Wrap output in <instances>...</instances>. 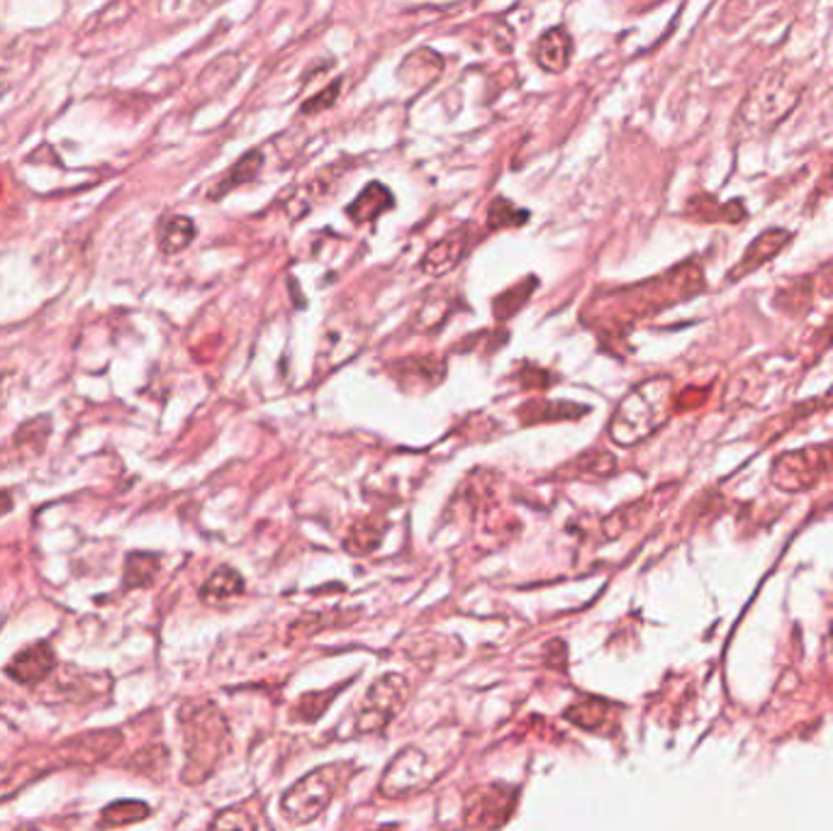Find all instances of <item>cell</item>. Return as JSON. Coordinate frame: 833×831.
<instances>
[{
    "label": "cell",
    "mask_w": 833,
    "mask_h": 831,
    "mask_svg": "<svg viewBox=\"0 0 833 831\" xmlns=\"http://www.w3.org/2000/svg\"><path fill=\"white\" fill-rule=\"evenodd\" d=\"M337 770V766L317 768L305 778H300V783L288 790L283 799H280V807H283V815L290 822L307 824L325 813L327 805L332 803L339 783Z\"/></svg>",
    "instance_id": "5"
},
{
    "label": "cell",
    "mask_w": 833,
    "mask_h": 831,
    "mask_svg": "<svg viewBox=\"0 0 833 831\" xmlns=\"http://www.w3.org/2000/svg\"><path fill=\"white\" fill-rule=\"evenodd\" d=\"M261 166H264V154L258 152V149H254V152L244 154L239 162L229 168V172L223 176V181H219L213 190H210V200H219L225 198L229 190H235L239 186H244L249 181H254L256 174L261 172Z\"/></svg>",
    "instance_id": "18"
},
{
    "label": "cell",
    "mask_w": 833,
    "mask_h": 831,
    "mask_svg": "<svg viewBox=\"0 0 833 831\" xmlns=\"http://www.w3.org/2000/svg\"><path fill=\"white\" fill-rule=\"evenodd\" d=\"M149 815H152V807L142 803V799H115V803L105 805L103 813H100L98 829H119L127 824H137Z\"/></svg>",
    "instance_id": "19"
},
{
    "label": "cell",
    "mask_w": 833,
    "mask_h": 831,
    "mask_svg": "<svg viewBox=\"0 0 833 831\" xmlns=\"http://www.w3.org/2000/svg\"><path fill=\"white\" fill-rule=\"evenodd\" d=\"M512 807H515V790L512 788H480L468 797L466 822L476 829H497L509 819Z\"/></svg>",
    "instance_id": "9"
},
{
    "label": "cell",
    "mask_w": 833,
    "mask_h": 831,
    "mask_svg": "<svg viewBox=\"0 0 833 831\" xmlns=\"http://www.w3.org/2000/svg\"><path fill=\"white\" fill-rule=\"evenodd\" d=\"M573 56V39L566 27H551L537 39L534 62L548 74H564Z\"/></svg>",
    "instance_id": "12"
},
{
    "label": "cell",
    "mask_w": 833,
    "mask_h": 831,
    "mask_svg": "<svg viewBox=\"0 0 833 831\" xmlns=\"http://www.w3.org/2000/svg\"><path fill=\"white\" fill-rule=\"evenodd\" d=\"M210 831H256L254 819H251L244 809H223L210 824Z\"/></svg>",
    "instance_id": "27"
},
{
    "label": "cell",
    "mask_w": 833,
    "mask_h": 831,
    "mask_svg": "<svg viewBox=\"0 0 833 831\" xmlns=\"http://www.w3.org/2000/svg\"><path fill=\"white\" fill-rule=\"evenodd\" d=\"M242 593H244V578L229 566L217 568L215 574L205 580V586L200 588V597H203V603L207 605H219L225 603V600L237 597Z\"/></svg>",
    "instance_id": "17"
},
{
    "label": "cell",
    "mask_w": 833,
    "mask_h": 831,
    "mask_svg": "<svg viewBox=\"0 0 833 831\" xmlns=\"http://www.w3.org/2000/svg\"><path fill=\"white\" fill-rule=\"evenodd\" d=\"M378 542H380V529L368 522H361L354 527V532H351L346 549L354 554H370L378 546Z\"/></svg>",
    "instance_id": "28"
},
{
    "label": "cell",
    "mask_w": 833,
    "mask_h": 831,
    "mask_svg": "<svg viewBox=\"0 0 833 831\" xmlns=\"http://www.w3.org/2000/svg\"><path fill=\"white\" fill-rule=\"evenodd\" d=\"M672 407H676L672 378H648L619 400L615 415L609 419V439L617 446H636L646 442L668 423Z\"/></svg>",
    "instance_id": "2"
},
{
    "label": "cell",
    "mask_w": 833,
    "mask_h": 831,
    "mask_svg": "<svg viewBox=\"0 0 833 831\" xmlns=\"http://www.w3.org/2000/svg\"><path fill=\"white\" fill-rule=\"evenodd\" d=\"M609 705L602 703V700H583V703H578L573 707L566 709V717L573 722L576 727L580 729H588V732H597V729L605 727V722L609 719Z\"/></svg>",
    "instance_id": "23"
},
{
    "label": "cell",
    "mask_w": 833,
    "mask_h": 831,
    "mask_svg": "<svg viewBox=\"0 0 833 831\" xmlns=\"http://www.w3.org/2000/svg\"><path fill=\"white\" fill-rule=\"evenodd\" d=\"M393 205H395V198L393 193H390V188L374 181L361 190L354 203H349L346 215L351 217V223L366 225V223H374V219H378Z\"/></svg>",
    "instance_id": "15"
},
{
    "label": "cell",
    "mask_w": 833,
    "mask_h": 831,
    "mask_svg": "<svg viewBox=\"0 0 833 831\" xmlns=\"http://www.w3.org/2000/svg\"><path fill=\"white\" fill-rule=\"evenodd\" d=\"M797 91H792L787 78L780 72H770L760 78L756 88L748 93L744 108H741V123L748 133L756 129H770L778 119L795 105Z\"/></svg>",
    "instance_id": "6"
},
{
    "label": "cell",
    "mask_w": 833,
    "mask_h": 831,
    "mask_svg": "<svg viewBox=\"0 0 833 831\" xmlns=\"http://www.w3.org/2000/svg\"><path fill=\"white\" fill-rule=\"evenodd\" d=\"M537 286H539V278L537 276H527V278H521L517 286H512V288L505 290V293H500L493 300V315H495V319H500V323H505V319L515 317L519 310L529 303V298L534 295Z\"/></svg>",
    "instance_id": "20"
},
{
    "label": "cell",
    "mask_w": 833,
    "mask_h": 831,
    "mask_svg": "<svg viewBox=\"0 0 833 831\" xmlns=\"http://www.w3.org/2000/svg\"><path fill=\"white\" fill-rule=\"evenodd\" d=\"M159 568H162V561H159L156 554H147V552L127 554L123 583L127 590L149 588L156 580Z\"/></svg>",
    "instance_id": "22"
},
{
    "label": "cell",
    "mask_w": 833,
    "mask_h": 831,
    "mask_svg": "<svg viewBox=\"0 0 833 831\" xmlns=\"http://www.w3.org/2000/svg\"><path fill=\"white\" fill-rule=\"evenodd\" d=\"M583 415H588V407L568 403V400H531L519 407V417L525 425L560 423V419H578Z\"/></svg>",
    "instance_id": "16"
},
{
    "label": "cell",
    "mask_w": 833,
    "mask_h": 831,
    "mask_svg": "<svg viewBox=\"0 0 833 831\" xmlns=\"http://www.w3.org/2000/svg\"><path fill=\"white\" fill-rule=\"evenodd\" d=\"M15 831H39V829H35V827H23V829H15Z\"/></svg>",
    "instance_id": "36"
},
{
    "label": "cell",
    "mask_w": 833,
    "mask_h": 831,
    "mask_svg": "<svg viewBox=\"0 0 833 831\" xmlns=\"http://www.w3.org/2000/svg\"><path fill=\"white\" fill-rule=\"evenodd\" d=\"M811 284H815V288L819 286V290L824 295H833V264H826L824 268H821L819 276L811 280Z\"/></svg>",
    "instance_id": "33"
},
{
    "label": "cell",
    "mask_w": 833,
    "mask_h": 831,
    "mask_svg": "<svg viewBox=\"0 0 833 831\" xmlns=\"http://www.w3.org/2000/svg\"><path fill=\"white\" fill-rule=\"evenodd\" d=\"M478 235H480L478 227H474V225H464V227L454 229V232L441 237L439 242L429 249L425 259H421L419 268L427 276L451 274L470 254V249L478 244Z\"/></svg>",
    "instance_id": "8"
},
{
    "label": "cell",
    "mask_w": 833,
    "mask_h": 831,
    "mask_svg": "<svg viewBox=\"0 0 833 831\" xmlns=\"http://www.w3.org/2000/svg\"><path fill=\"white\" fill-rule=\"evenodd\" d=\"M790 239L792 237H790L787 229H768L766 235L758 237L756 242H753L746 249L744 259H741V262L734 268H731V276L729 278L731 280L744 278L750 272H756L758 266H766L772 256H778L780 249H785L790 244Z\"/></svg>",
    "instance_id": "13"
},
{
    "label": "cell",
    "mask_w": 833,
    "mask_h": 831,
    "mask_svg": "<svg viewBox=\"0 0 833 831\" xmlns=\"http://www.w3.org/2000/svg\"><path fill=\"white\" fill-rule=\"evenodd\" d=\"M335 695H337L335 690H332V693H310V695H305L298 703V709H295L298 717L305 719V722H315V719L323 717L325 709L332 705Z\"/></svg>",
    "instance_id": "29"
},
{
    "label": "cell",
    "mask_w": 833,
    "mask_h": 831,
    "mask_svg": "<svg viewBox=\"0 0 833 831\" xmlns=\"http://www.w3.org/2000/svg\"><path fill=\"white\" fill-rule=\"evenodd\" d=\"M833 470V442L787 452L772 462L770 478L780 490H809Z\"/></svg>",
    "instance_id": "4"
},
{
    "label": "cell",
    "mask_w": 833,
    "mask_h": 831,
    "mask_svg": "<svg viewBox=\"0 0 833 831\" xmlns=\"http://www.w3.org/2000/svg\"><path fill=\"white\" fill-rule=\"evenodd\" d=\"M529 219L527 210L517 207L507 198H495L488 207V227L490 229H507V227H521Z\"/></svg>",
    "instance_id": "24"
},
{
    "label": "cell",
    "mask_w": 833,
    "mask_h": 831,
    "mask_svg": "<svg viewBox=\"0 0 833 831\" xmlns=\"http://www.w3.org/2000/svg\"><path fill=\"white\" fill-rule=\"evenodd\" d=\"M168 764V751L166 746H154V748H142L132 760V766L139 770V773H147L154 778V770H164Z\"/></svg>",
    "instance_id": "30"
},
{
    "label": "cell",
    "mask_w": 833,
    "mask_h": 831,
    "mask_svg": "<svg viewBox=\"0 0 833 831\" xmlns=\"http://www.w3.org/2000/svg\"><path fill=\"white\" fill-rule=\"evenodd\" d=\"M339 93H341V78H339V81L329 84L323 93H317L315 98H310L307 103L303 105V115H315V113H323V110H329V108L337 103Z\"/></svg>",
    "instance_id": "31"
},
{
    "label": "cell",
    "mask_w": 833,
    "mask_h": 831,
    "mask_svg": "<svg viewBox=\"0 0 833 831\" xmlns=\"http://www.w3.org/2000/svg\"><path fill=\"white\" fill-rule=\"evenodd\" d=\"M403 388H434L446 376V364L437 356H409L393 364Z\"/></svg>",
    "instance_id": "14"
},
{
    "label": "cell",
    "mask_w": 833,
    "mask_h": 831,
    "mask_svg": "<svg viewBox=\"0 0 833 831\" xmlns=\"http://www.w3.org/2000/svg\"><path fill=\"white\" fill-rule=\"evenodd\" d=\"M811 298H815V288H811V278L795 280L792 290H780L778 303L785 307L790 315H805L811 307Z\"/></svg>",
    "instance_id": "25"
},
{
    "label": "cell",
    "mask_w": 833,
    "mask_h": 831,
    "mask_svg": "<svg viewBox=\"0 0 833 831\" xmlns=\"http://www.w3.org/2000/svg\"><path fill=\"white\" fill-rule=\"evenodd\" d=\"M409 695V685L403 676L397 673H388L383 678H378L374 688L368 690V695L364 700V705L358 709V719H356V729L364 734H374L380 732L400 707L407 703Z\"/></svg>",
    "instance_id": "7"
},
{
    "label": "cell",
    "mask_w": 833,
    "mask_h": 831,
    "mask_svg": "<svg viewBox=\"0 0 833 831\" xmlns=\"http://www.w3.org/2000/svg\"><path fill=\"white\" fill-rule=\"evenodd\" d=\"M702 290H705L702 268L695 264H682L664 276L644 280V284L624 290H615V295L609 298H599L595 303V317L627 327L670 305H678L682 300L695 298Z\"/></svg>",
    "instance_id": "1"
},
{
    "label": "cell",
    "mask_w": 833,
    "mask_h": 831,
    "mask_svg": "<svg viewBox=\"0 0 833 831\" xmlns=\"http://www.w3.org/2000/svg\"><path fill=\"white\" fill-rule=\"evenodd\" d=\"M180 729H184L186 768L184 780L188 785H198L213 776L219 760L225 756L229 729L223 713L207 700L186 703L178 713Z\"/></svg>",
    "instance_id": "3"
},
{
    "label": "cell",
    "mask_w": 833,
    "mask_h": 831,
    "mask_svg": "<svg viewBox=\"0 0 833 831\" xmlns=\"http://www.w3.org/2000/svg\"><path fill=\"white\" fill-rule=\"evenodd\" d=\"M56 668L59 664L52 644L35 642L23 651H17V654L8 660L5 676L15 680L17 685H39L47 683V680L54 676Z\"/></svg>",
    "instance_id": "10"
},
{
    "label": "cell",
    "mask_w": 833,
    "mask_h": 831,
    "mask_svg": "<svg viewBox=\"0 0 833 831\" xmlns=\"http://www.w3.org/2000/svg\"><path fill=\"white\" fill-rule=\"evenodd\" d=\"M821 337H824V344L826 347L833 344V317L824 325V329H821Z\"/></svg>",
    "instance_id": "34"
},
{
    "label": "cell",
    "mask_w": 833,
    "mask_h": 831,
    "mask_svg": "<svg viewBox=\"0 0 833 831\" xmlns=\"http://www.w3.org/2000/svg\"><path fill=\"white\" fill-rule=\"evenodd\" d=\"M427 758L417 748H407L405 754H400L393 764H390L388 773L383 778V795H405L413 793L417 788H425L431 783L429 770H425Z\"/></svg>",
    "instance_id": "11"
},
{
    "label": "cell",
    "mask_w": 833,
    "mask_h": 831,
    "mask_svg": "<svg viewBox=\"0 0 833 831\" xmlns=\"http://www.w3.org/2000/svg\"><path fill=\"white\" fill-rule=\"evenodd\" d=\"M195 239V223L186 215H171L159 232V247L164 254H180Z\"/></svg>",
    "instance_id": "21"
},
{
    "label": "cell",
    "mask_w": 833,
    "mask_h": 831,
    "mask_svg": "<svg viewBox=\"0 0 833 831\" xmlns=\"http://www.w3.org/2000/svg\"><path fill=\"white\" fill-rule=\"evenodd\" d=\"M517 378H519L521 388H527V390H531V388H548V386H551V380H554V378H551V374H546L544 368H529V370H521V374H519Z\"/></svg>",
    "instance_id": "32"
},
{
    "label": "cell",
    "mask_w": 833,
    "mask_h": 831,
    "mask_svg": "<svg viewBox=\"0 0 833 831\" xmlns=\"http://www.w3.org/2000/svg\"><path fill=\"white\" fill-rule=\"evenodd\" d=\"M8 509H10V498L5 493H0V515L8 513Z\"/></svg>",
    "instance_id": "35"
},
{
    "label": "cell",
    "mask_w": 833,
    "mask_h": 831,
    "mask_svg": "<svg viewBox=\"0 0 833 831\" xmlns=\"http://www.w3.org/2000/svg\"><path fill=\"white\" fill-rule=\"evenodd\" d=\"M576 468V474H588L595 478H605L609 474H615L617 468V458L607 454V452H588L583 456H578V462L570 466Z\"/></svg>",
    "instance_id": "26"
}]
</instances>
